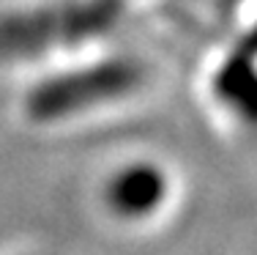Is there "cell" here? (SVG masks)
Segmentation results:
<instances>
[{
    "mask_svg": "<svg viewBox=\"0 0 257 255\" xmlns=\"http://www.w3.org/2000/svg\"><path fill=\"white\" fill-rule=\"evenodd\" d=\"M167 192L170 181L162 167L154 162H132L109 176L104 187V200L115 217L137 222L154 217L164 206Z\"/></svg>",
    "mask_w": 257,
    "mask_h": 255,
    "instance_id": "cell-4",
    "label": "cell"
},
{
    "mask_svg": "<svg viewBox=\"0 0 257 255\" xmlns=\"http://www.w3.org/2000/svg\"><path fill=\"white\" fill-rule=\"evenodd\" d=\"M211 94L238 124L257 129V22L224 52L211 77Z\"/></svg>",
    "mask_w": 257,
    "mask_h": 255,
    "instance_id": "cell-3",
    "label": "cell"
},
{
    "mask_svg": "<svg viewBox=\"0 0 257 255\" xmlns=\"http://www.w3.org/2000/svg\"><path fill=\"white\" fill-rule=\"evenodd\" d=\"M126 14V0H50L0 17V60L22 63L104 39Z\"/></svg>",
    "mask_w": 257,
    "mask_h": 255,
    "instance_id": "cell-1",
    "label": "cell"
},
{
    "mask_svg": "<svg viewBox=\"0 0 257 255\" xmlns=\"http://www.w3.org/2000/svg\"><path fill=\"white\" fill-rule=\"evenodd\" d=\"M143 80L145 69L137 58L112 55L39 80L28 88L22 107L33 124H60L126 99Z\"/></svg>",
    "mask_w": 257,
    "mask_h": 255,
    "instance_id": "cell-2",
    "label": "cell"
}]
</instances>
